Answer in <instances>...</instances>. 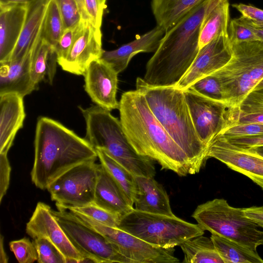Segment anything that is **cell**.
I'll list each match as a JSON object with an SVG mask.
<instances>
[{"mask_svg":"<svg viewBox=\"0 0 263 263\" xmlns=\"http://www.w3.org/2000/svg\"><path fill=\"white\" fill-rule=\"evenodd\" d=\"M118 109L124 133L137 153L179 176L195 174L188 157L153 115L141 92L136 89L123 93Z\"/></svg>","mask_w":263,"mask_h":263,"instance_id":"6da1fadb","label":"cell"},{"mask_svg":"<svg viewBox=\"0 0 263 263\" xmlns=\"http://www.w3.org/2000/svg\"><path fill=\"white\" fill-rule=\"evenodd\" d=\"M35 44L23 57L0 62V95L14 93L24 98L37 88L30 75L31 59Z\"/></svg>","mask_w":263,"mask_h":263,"instance_id":"d6986e66","label":"cell"},{"mask_svg":"<svg viewBox=\"0 0 263 263\" xmlns=\"http://www.w3.org/2000/svg\"><path fill=\"white\" fill-rule=\"evenodd\" d=\"M189 88L212 99L223 101L219 84L212 74L201 79Z\"/></svg>","mask_w":263,"mask_h":263,"instance_id":"ab89813d","label":"cell"},{"mask_svg":"<svg viewBox=\"0 0 263 263\" xmlns=\"http://www.w3.org/2000/svg\"><path fill=\"white\" fill-rule=\"evenodd\" d=\"M262 134H263V123H247L232 125L217 136L228 139Z\"/></svg>","mask_w":263,"mask_h":263,"instance_id":"74e56055","label":"cell"},{"mask_svg":"<svg viewBox=\"0 0 263 263\" xmlns=\"http://www.w3.org/2000/svg\"><path fill=\"white\" fill-rule=\"evenodd\" d=\"M206 159L214 158L250 178L263 190V157L215 136L207 145Z\"/></svg>","mask_w":263,"mask_h":263,"instance_id":"5bb4252c","label":"cell"},{"mask_svg":"<svg viewBox=\"0 0 263 263\" xmlns=\"http://www.w3.org/2000/svg\"><path fill=\"white\" fill-rule=\"evenodd\" d=\"M204 231L256 251L263 245V231L244 214L242 208L231 206L222 198L199 204L192 215Z\"/></svg>","mask_w":263,"mask_h":263,"instance_id":"52a82bcc","label":"cell"},{"mask_svg":"<svg viewBox=\"0 0 263 263\" xmlns=\"http://www.w3.org/2000/svg\"><path fill=\"white\" fill-rule=\"evenodd\" d=\"M210 238L224 263H263L256 251L216 234Z\"/></svg>","mask_w":263,"mask_h":263,"instance_id":"f1b7e54d","label":"cell"},{"mask_svg":"<svg viewBox=\"0 0 263 263\" xmlns=\"http://www.w3.org/2000/svg\"><path fill=\"white\" fill-rule=\"evenodd\" d=\"M52 212L84 262L132 263L118 247L100 233L83 223L68 210L52 209Z\"/></svg>","mask_w":263,"mask_h":263,"instance_id":"9c48e42d","label":"cell"},{"mask_svg":"<svg viewBox=\"0 0 263 263\" xmlns=\"http://www.w3.org/2000/svg\"><path fill=\"white\" fill-rule=\"evenodd\" d=\"M28 6H0V62L10 60L23 30Z\"/></svg>","mask_w":263,"mask_h":263,"instance_id":"7402d4cb","label":"cell"},{"mask_svg":"<svg viewBox=\"0 0 263 263\" xmlns=\"http://www.w3.org/2000/svg\"><path fill=\"white\" fill-rule=\"evenodd\" d=\"M263 88V79L258 83L255 87L254 89H258Z\"/></svg>","mask_w":263,"mask_h":263,"instance_id":"f907efd6","label":"cell"},{"mask_svg":"<svg viewBox=\"0 0 263 263\" xmlns=\"http://www.w3.org/2000/svg\"><path fill=\"white\" fill-rule=\"evenodd\" d=\"M73 213L85 224L115 244L132 263H175L179 261L175 256L174 248H163L153 246L121 229L108 227L83 215Z\"/></svg>","mask_w":263,"mask_h":263,"instance_id":"7c38bea8","label":"cell"},{"mask_svg":"<svg viewBox=\"0 0 263 263\" xmlns=\"http://www.w3.org/2000/svg\"><path fill=\"white\" fill-rule=\"evenodd\" d=\"M135 209L146 213L174 216L168 196L154 177L135 176Z\"/></svg>","mask_w":263,"mask_h":263,"instance_id":"44dd1931","label":"cell"},{"mask_svg":"<svg viewBox=\"0 0 263 263\" xmlns=\"http://www.w3.org/2000/svg\"><path fill=\"white\" fill-rule=\"evenodd\" d=\"M58 63L54 49L41 37L36 42L32 53L30 75L35 85L43 81L52 85Z\"/></svg>","mask_w":263,"mask_h":263,"instance_id":"d4e9b609","label":"cell"},{"mask_svg":"<svg viewBox=\"0 0 263 263\" xmlns=\"http://www.w3.org/2000/svg\"><path fill=\"white\" fill-rule=\"evenodd\" d=\"M232 57V46L228 35L217 36L199 50L188 70L174 86L182 90L189 88L201 79L222 68Z\"/></svg>","mask_w":263,"mask_h":263,"instance_id":"2e32d148","label":"cell"},{"mask_svg":"<svg viewBox=\"0 0 263 263\" xmlns=\"http://www.w3.org/2000/svg\"><path fill=\"white\" fill-rule=\"evenodd\" d=\"M118 229L163 248H174L204 233L198 224L190 223L175 215L146 213L134 208L120 218Z\"/></svg>","mask_w":263,"mask_h":263,"instance_id":"ba28073f","label":"cell"},{"mask_svg":"<svg viewBox=\"0 0 263 263\" xmlns=\"http://www.w3.org/2000/svg\"><path fill=\"white\" fill-rule=\"evenodd\" d=\"M118 74L108 63L99 59L91 62L84 74V88L96 104L109 111L118 109Z\"/></svg>","mask_w":263,"mask_h":263,"instance_id":"e0dca14e","label":"cell"},{"mask_svg":"<svg viewBox=\"0 0 263 263\" xmlns=\"http://www.w3.org/2000/svg\"><path fill=\"white\" fill-rule=\"evenodd\" d=\"M80 109L86 124L85 139L96 149L105 151L135 176L154 177V160L137 153L127 140L120 121L98 105Z\"/></svg>","mask_w":263,"mask_h":263,"instance_id":"5b68a950","label":"cell"},{"mask_svg":"<svg viewBox=\"0 0 263 263\" xmlns=\"http://www.w3.org/2000/svg\"><path fill=\"white\" fill-rule=\"evenodd\" d=\"M224 139L230 144L236 147L243 149H249L251 148L263 146V134L253 136Z\"/></svg>","mask_w":263,"mask_h":263,"instance_id":"ee69618b","label":"cell"},{"mask_svg":"<svg viewBox=\"0 0 263 263\" xmlns=\"http://www.w3.org/2000/svg\"><path fill=\"white\" fill-rule=\"evenodd\" d=\"M35 0H0V6L12 5H26L33 2Z\"/></svg>","mask_w":263,"mask_h":263,"instance_id":"7dc6e473","label":"cell"},{"mask_svg":"<svg viewBox=\"0 0 263 263\" xmlns=\"http://www.w3.org/2000/svg\"><path fill=\"white\" fill-rule=\"evenodd\" d=\"M101 164L120 187L128 203L133 207L135 193V176L102 149H96Z\"/></svg>","mask_w":263,"mask_h":263,"instance_id":"f546056e","label":"cell"},{"mask_svg":"<svg viewBox=\"0 0 263 263\" xmlns=\"http://www.w3.org/2000/svg\"><path fill=\"white\" fill-rule=\"evenodd\" d=\"M232 6L238 10L242 16L256 23H263V10L242 3L233 4Z\"/></svg>","mask_w":263,"mask_h":263,"instance_id":"7bdbcfd3","label":"cell"},{"mask_svg":"<svg viewBox=\"0 0 263 263\" xmlns=\"http://www.w3.org/2000/svg\"><path fill=\"white\" fill-rule=\"evenodd\" d=\"M247 149H249L255 153L256 154L263 157V146L255 147Z\"/></svg>","mask_w":263,"mask_h":263,"instance_id":"681fc988","label":"cell"},{"mask_svg":"<svg viewBox=\"0 0 263 263\" xmlns=\"http://www.w3.org/2000/svg\"><path fill=\"white\" fill-rule=\"evenodd\" d=\"M95 161L73 167L48 186L47 190L58 209L82 206L93 202L99 164Z\"/></svg>","mask_w":263,"mask_h":263,"instance_id":"30bf717a","label":"cell"},{"mask_svg":"<svg viewBox=\"0 0 263 263\" xmlns=\"http://www.w3.org/2000/svg\"><path fill=\"white\" fill-rule=\"evenodd\" d=\"M165 32L164 28L157 25L117 49L109 51L103 50L100 59L110 65L119 74L126 69L132 58L137 53L155 52Z\"/></svg>","mask_w":263,"mask_h":263,"instance_id":"ac0fdd59","label":"cell"},{"mask_svg":"<svg viewBox=\"0 0 263 263\" xmlns=\"http://www.w3.org/2000/svg\"><path fill=\"white\" fill-rule=\"evenodd\" d=\"M203 0L166 31L147 62L143 79L155 86L175 85L188 70L199 50L201 26L205 16L222 2Z\"/></svg>","mask_w":263,"mask_h":263,"instance_id":"7a4b0ae2","label":"cell"},{"mask_svg":"<svg viewBox=\"0 0 263 263\" xmlns=\"http://www.w3.org/2000/svg\"><path fill=\"white\" fill-rule=\"evenodd\" d=\"M203 1L152 0V10L157 25L167 31Z\"/></svg>","mask_w":263,"mask_h":263,"instance_id":"484cf974","label":"cell"},{"mask_svg":"<svg viewBox=\"0 0 263 263\" xmlns=\"http://www.w3.org/2000/svg\"><path fill=\"white\" fill-rule=\"evenodd\" d=\"M26 232L33 239L44 237L60 250L66 262H84V257L67 236L48 204L39 202L29 221Z\"/></svg>","mask_w":263,"mask_h":263,"instance_id":"9a60e30c","label":"cell"},{"mask_svg":"<svg viewBox=\"0 0 263 263\" xmlns=\"http://www.w3.org/2000/svg\"><path fill=\"white\" fill-rule=\"evenodd\" d=\"M245 215L254 222L258 227L263 228V205L242 208Z\"/></svg>","mask_w":263,"mask_h":263,"instance_id":"f6af8a7d","label":"cell"},{"mask_svg":"<svg viewBox=\"0 0 263 263\" xmlns=\"http://www.w3.org/2000/svg\"><path fill=\"white\" fill-rule=\"evenodd\" d=\"M96 149L85 138L59 122L39 118L34 138V159L31 172L32 183L41 190L67 171L80 164L96 161Z\"/></svg>","mask_w":263,"mask_h":263,"instance_id":"3957f363","label":"cell"},{"mask_svg":"<svg viewBox=\"0 0 263 263\" xmlns=\"http://www.w3.org/2000/svg\"><path fill=\"white\" fill-rule=\"evenodd\" d=\"M9 247L20 263H32L38 260L35 246L28 238L11 241Z\"/></svg>","mask_w":263,"mask_h":263,"instance_id":"d590c367","label":"cell"},{"mask_svg":"<svg viewBox=\"0 0 263 263\" xmlns=\"http://www.w3.org/2000/svg\"><path fill=\"white\" fill-rule=\"evenodd\" d=\"M23 97L14 93L0 95V154H8L26 114Z\"/></svg>","mask_w":263,"mask_h":263,"instance_id":"ffe728a7","label":"cell"},{"mask_svg":"<svg viewBox=\"0 0 263 263\" xmlns=\"http://www.w3.org/2000/svg\"><path fill=\"white\" fill-rule=\"evenodd\" d=\"M4 238L2 235H1V245H0V262L7 263L8 261V257L7 256L3 245Z\"/></svg>","mask_w":263,"mask_h":263,"instance_id":"c3c4849f","label":"cell"},{"mask_svg":"<svg viewBox=\"0 0 263 263\" xmlns=\"http://www.w3.org/2000/svg\"><path fill=\"white\" fill-rule=\"evenodd\" d=\"M48 1L35 0L28 5L23 30L10 60L23 57L40 36Z\"/></svg>","mask_w":263,"mask_h":263,"instance_id":"cb8c5ba5","label":"cell"},{"mask_svg":"<svg viewBox=\"0 0 263 263\" xmlns=\"http://www.w3.org/2000/svg\"><path fill=\"white\" fill-rule=\"evenodd\" d=\"M11 166L8 159L7 154H0V202L6 194L8 189Z\"/></svg>","mask_w":263,"mask_h":263,"instance_id":"b9f144b4","label":"cell"},{"mask_svg":"<svg viewBox=\"0 0 263 263\" xmlns=\"http://www.w3.org/2000/svg\"><path fill=\"white\" fill-rule=\"evenodd\" d=\"M136 88L142 93L153 115L186 154L194 171L205 165L206 145L194 127L183 90L174 86H155L138 78Z\"/></svg>","mask_w":263,"mask_h":263,"instance_id":"277c9868","label":"cell"},{"mask_svg":"<svg viewBox=\"0 0 263 263\" xmlns=\"http://www.w3.org/2000/svg\"><path fill=\"white\" fill-rule=\"evenodd\" d=\"M230 21L229 1L221 2L209 13L203 20L199 34V49L220 35H228Z\"/></svg>","mask_w":263,"mask_h":263,"instance_id":"4316f807","label":"cell"},{"mask_svg":"<svg viewBox=\"0 0 263 263\" xmlns=\"http://www.w3.org/2000/svg\"><path fill=\"white\" fill-rule=\"evenodd\" d=\"M183 92L197 134L206 146L216 136L236 123L237 108L191 88L183 90Z\"/></svg>","mask_w":263,"mask_h":263,"instance_id":"8fae6325","label":"cell"},{"mask_svg":"<svg viewBox=\"0 0 263 263\" xmlns=\"http://www.w3.org/2000/svg\"><path fill=\"white\" fill-rule=\"evenodd\" d=\"M102 33L88 21L83 20L78 25L72 45L64 59L58 61L62 69L70 73L84 76L88 66L100 58Z\"/></svg>","mask_w":263,"mask_h":263,"instance_id":"4fadbf2b","label":"cell"},{"mask_svg":"<svg viewBox=\"0 0 263 263\" xmlns=\"http://www.w3.org/2000/svg\"><path fill=\"white\" fill-rule=\"evenodd\" d=\"M186 263H224L211 238L201 235L179 246Z\"/></svg>","mask_w":263,"mask_h":263,"instance_id":"83f0119b","label":"cell"},{"mask_svg":"<svg viewBox=\"0 0 263 263\" xmlns=\"http://www.w3.org/2000/svg\"><path fill=\"white\" fill-rule=\"evenodd\" d=\"M63 20L54 0H48L41 37L54 49L64 30Z\"/></svg>","mask_w":263,"mask_h":263,"instance_id":"1f68e13d","label":"cell"},{"mask_svg":"<svg viewBox=\"0 0 263 263\" xmlns=\"http://www.w3.org/2000/svg\"><path fill=\"white\" fill-rule=\"evenodd\" d=\"M231 46L230 60L211 74L219 84L223 101L237 108L263 79V41L243 42Z\"/></svg>","mask_w":263,"mask_h":263,"instance_id":"8992f818","label":"cell"},{"mask_svg":"<svg viewBox=\"0 0 263 263\" xmlns=\"http://www.w3.org/2000/svg\"><path fill=\"white\" fill-rule=\"evenodd\" d=\"M39 263H67L60 250L50 240L44 237L33 239Z\"/></svg>","mask_w":263,"mask_h":263,"instance_id":"e575fe53","label":"cell"},{"mask_svg":"<svg viewBox=\"0 0 263 263\" xmlns=\"http://www.w3.org/2000/svg\"><path fill=\"white\" fill-rule=\"evenodd\" d=\"M254 23H255V22H254ZM256 24H258V25H261V26H263V23H256Z\"/></svg>","mask_w":263,"mask_h":263,"instance_id":"816d5d0a","label":"cell"},{"mask_svg":"<svg viewBox=\"0 0 263 263\" xmlns=\"http://www.w3.org/2000/svg\"><path fill=\"white\" fill-rule=\"evenodd\" d=\"M245 22L250 27L252 30L258 40L263 41V26L259 25L253 21L249 20L242 16Z\"/></svg>","mask_w":263,"mask_h":263,"instance_id":"bcb514c9","label":"cell"},{"mask_svg":"<svg viewBox=\"0 0 263 263\" xmlns=\"http://www.w3.org/2000/svg\"><path fill=\"white\" fill-rule=\"evenodd\" d=\"M77 26L66 28L62 33L54 47L58 61L65 58L68 53L74 39Z\"/></svg>","mask_w":263,"mask_h":263,"instance_id":"60d3db41","label":"cell"},{"mask_svg":"<svg viewBox=\"0 0 263 263\" xmlns=\"http://www.w3.org/2000/svg\"><path fill=\"white\" fill-rule=\"evenodd\" d=\"M92 203L121 218L132 210V206L115 181L100 163Z\"/></svg>","mask_w":263,"mask_h":263,"instance_id":"603a6c76","label":"cell"},{"mask_svg":"<svg viewBox=\"0 0 263 263\" xmlns=\"http://www.w3.org/2000/svg\"><path fill=\"white\" fill-rule=\"evenodd\" d=\"M263 123V88L254 89L237 108L236 123Z\"/></svg>","mask_w":263,"mask_h":263,"instance_id":"4dcf8cb0","label":"cell"},{"mask_svg":"<svg viewBox=\"0 0 263 263\" xmlns=\"http://www.w3.org/2000/svg\"><path fill=\"white\" fill-rule=\"evenodd\" d=\"M82 20L88 21L101 28L107 0H75Z\"/></svg>","mask_w":263,"mask_h":263,"instance_id":"836d02e7","label":"cell"},{"mask_svg":"<svg viewBox=\"0 0 263 263\" xmlns=\"http://www.w3.org/2000/svg\"><path fill=\"white\" fill-rule=\"evenodd\" d=\"M66 210L83 215L101 224L115 228H118L121 218L92 203L82 206L70 207Z\"/></svg>","mask_w":263,"mask_h":263,"instance_id":"d6a6232c","label":"cell"},{"mask_svg":"<svg viewBox=\"0 0 263 263\" xmlns=\"http://www.w3.org/2000/svg\"><path fill=\"white\" fill-rule=\"evenodd\" d=\"M228 33L231 44L258 40L252 30L241 16L231 20Z\"/></svg>","mask_w":263,"mask_h":263,"instance_id":"8d00e7d4","label":"cell"},{"mask_svg":"<svg viewBox=\"0 0 263 263\" xmlns=\"http://www.w3.org/2000/svg\"><path fill=\"white\" fill-rule=\"evenodd\" d=\"M62 17L65 29L77 26L82 21L75 0H54Z\"/></svg>","mask_w":263,"mask_h":263,"instance_id":"f35d334b","label":"cell"}]
</instances>
